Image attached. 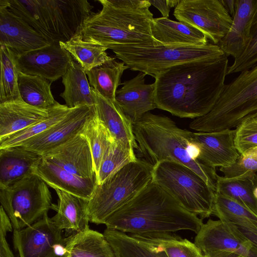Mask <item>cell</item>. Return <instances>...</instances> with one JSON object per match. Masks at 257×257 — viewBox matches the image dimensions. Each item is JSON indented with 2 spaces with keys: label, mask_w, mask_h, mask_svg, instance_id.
Here are the masks:
<instances>
[{
  "label": "cell",
  "mask_w": 257,
  "mask_h": 257,
  "mask_svg": "<svg viewBox=\"0 0 257 257\" xmlns=\"http://www.w3.org/2000/svg\"><path fill=\"white\" fill-rule=\"evenodd\" d=\"M212 214L226 222L241 238L257 249V213L215 192Z\"/></svg>",
  "instance_id": "obj_20"
},
{
  "label": "cell",
  "mask_w": 257,
  "mask_h": 257,
  "mask_svg": "<svg viewBox=\"0 0 257 257\" xmlns=\"http://www.w3.org/2000/svg\"><path fill=\"white\" fill-rule=\"evenodd\" d=\"M48 213L23 229L13 230V241L19 257H65L66 237Z\"/></svg>",
  "instance_id": "obj_11"
},
{
  "label": "cell",
  "mask_w": 257,
  "mask_h": 257,
  "mask_svg": "<svg viewBox=\"0 0 257 257\" xmlns=\"http://www.w3.org/2000/svg\"><path fill=\"white\" fill-rule=\"evenodd\" d=\"M42 158V155L21 145L0 149V188L33 174Z\"/></svg>",
  "instance_id": "obj_23"
},
{
  "label": "cell",
  "mask_w": 257,
  "mask_h": 257,
  "mask_svg": "<svg viewBox=\"0 0 257 257\" xmlns=\"http://www.w3.org/2000/svg\"><path fill=\"white\" fill-rule=\"evenodd\" d=\"M152 181L202 219L212 214L215 191L190 168L172 160L160 161L153 166Z\"/></svg>",
  "instance_id": "obj_9"
},
{
  "label": "cell",
  "mask_w": 257,
  "mask_h": 257,
  "mask_svg": "<svg viewBox=\"0 0 257 257\" xmlns=\"http://www.w3.org/2000/svg\"><path fill=\"white\" fill-rule=\"evenodd\" d=\"M94 110V106L88 105L71 108L57 123L41 134L24 141L20 145L42 155L79 133Z\"/></svg>",
  "instance_id": "obj_16"
},
{
  "label": "cell",
  "mask_w": 257,
  "mask_h": 257,
  "mask_svg": "<svg viewBox=\"0 0 257 257\" xmlns=\"http://www.w3.org/2000/svg\"><path fill=\"white\" fill-rule=\"evenodd\" d=\"M151 33L160 44L203 46L209 43L206 36L196 28L163 17L153 19Z\"/></svg>",
  "instance_id": "obj_27"
},
{
  "label": "cell",
  "mask_w": 257,
  "mask_h": 257,
  "mask_svg": "<svg viewBox=\"0 0 257 257\" xmlns=\"http://www.w3.org/2000/svg\"><path fill=\"white\" fill-rule=\"evenodd\" d=\"M135 150L130 145L114 141L96 173L97 184H102L124 166L137 160Z\"/></svg>",
  "instance_id": "obj_39"
},
{
  "label": "cell",
  "mask_w": 257,
  "mask_h": 257,
  "mask_svg": "<svg viewBox=\"0 0 257 257\" xmlns=\"http://www.w3.org/2000/svg\"><path fill=\"white\" fill-rule=\"evenodd\" d=\"M82 132L88 142L96 175L103 159L115 140L98 119L95 108L86 121Z\"/></svg>",
  "instance_id": "obj_36"
},
{
  "label": "cell",
  "mask_w": 257,
  "mask_h": 257,
  "mask_svg": "<svg viewBox=\"0 0 257 257\" xmlns=\"http://www.w3.org/2000/svg\"><path fill=\"white\" fill-rule=\"evenodd\" d=\"M17 59L21 72L42 77L51 82L62 77L73 60L59 43L17 55Z\"/></svg>",
  "instance_id": "obj_15"
},
{
  "label": "cell",
  "mask_w": 257,
  "mask_h": 257,
  "mask_svg": "<svg viewBox=\"0 0 257 257\" xmlns=\"http://www.w3.org/2000/svg\"><path fill=\"white\" fill-rule=\"evenodd\" d=\"M223 6L231 17L235 10V0H220Z\"/></svg>",
  "instance_id": "obj_45"
},
{
  "label": "cell",
  "mask_w": 257,
  "mask_h": 257,
  "mask_svg": "<svg viewBox=\"0 0 257 257\" xmlns=\"http://www.w3.org/2000/svg\"><path fill=\"white\" fill-rule=\"evenodd\" d=\"M153 166L137 159L124 166L104 182L96 185L87 203L90 222L104 224L152 181Z\"/></svg>",
  "instance_id": "obj_8"
},
{
  "label": "cell",
  "mask_w": 257,
  "mask_h": 257,
  "mask_svg": "<svg viewBox=\"0 0 257 257\" xmlns=\"http://www.w3.org/2000/svg\"><path fill=\"white\" fill-rule=\"evenodd\" d=\"M51 83L42 77L26 74L20 71L18 87L21 98L36 107L42 109L51 107L56 102L51 92Z\"/></svg>",
  "instance_id": "obj_34"
},
{
  "label": "cell",
  "mask_w": 257,
  "mask_h": 257,
  "mask_svg": "<svg viewBox=\"0 0 257 257\" xmlns=\"http://www.w3.org/2000/svg\"><path fill=\"white\" fill-rule=\"evenodd\" d=\"M250 35L249 42L244 52L228 66L227 75L249 69L257 63V9L252 20Z\"/></svg>",
  "instance_id": "obj_40"
},
{
  "label": "cell",
  "mask_w": 257,
  "mask_h": 257,
  "mask_svg": "<svg viewBox=\"0 0 257 257\" xmlns=\"http://www.w3.org/2000/svg\"><path fill=\"white\" fill-rule=\"evenodd\" d=\"M0 103L21 99L18 87L20 70L17 55L3 45H0Z\"/></svg>",
  "instance_id": "obj_37"
},
{
  "label": "cell",
  "mask_w": 257,
  "mask_h": 257,
  "mask_svg": "<svg viewBox=\"0 0 257 257\" xmlns=\"http://www.w3.org/2000/svg\"><path fill=\"white\" fill-rule=\"evenodd\" d=\"M257 185V174L240 178L218 176L216 192L237 201L257 213V199L253 191Z\"/></svg>",
  "instance_id": "obj_35"
},
{
  "label": "cell",
  "mask_w": 257,
  "mask_h": 257,
  "mask_svg": "<svg viewBox=\"0 0 257 257\" xmlns=\"http://www.w3.org/2000/svg\"><path fill=\"white\" fill-rule=\"evenodd\" d=\"M71 109L66 104H61L56 101L49 108V115L46 118L0 139V149L19 146L24 141L41 134L61 120Z\"/></svg>",
  "instance_id": "obj_38"
},
{
  "label": "cell",
  "mask_w": 257,
  "mask_h": 257,
  "mask_svg": "<svg viewBox=\"0 0 257 257\" xmlns=\"http://www.w3.org/2000/svg\"><path fill=\"white\" fill-rule=\"evenodd\" d=\"M59 44L70 53L85 73L113 58L106 53V47L83 40L80 33L69 41Z\"/></svg>",
  "instance_id": "obj_33"
},
{
  "label": "cell",
  "mask_w": 257,
  "mask_h": 257,
  "mask_svg": "<svg viewBox=\"0 0 257 257\" xmlns=\"http://www.w3.org/2000/svg\"><path fill=\"white\" fill-rule=\"evenodd\" d=\"M49 44L27 23L0 3V45L20 55Z\"/></svg>",
  "instance_id": "obj_18"
},
{
  "label": "cell",
  "mask_w": 257,
  "mask_h": 257,
  "mask_svg": "<svg viewBox=\"0 0 257 257\" xmlns=\"http://www.w3.org/2000/svg\"><path fill=\"white\" fill-rule=\"evenodd\" d=\"M151 5L155 7L161 12L162 17L168 18L170 11L171 6L169 0L152 1L148 0Z\"/></svg>",
  "instance_id": "obj_44"
},
{
  "label": "cell",
  "mask_w": 257,
  "mask_h": 257,
  "mask_svg": "<svg viewBox=\"0 0 257 257\" xmlns=\"http://www.w3.org/2000/svg\"><path fill=\"white\" fill-rule=\"evenodd\" d=\"M46 183L33 174L15 184L0 188V202L14 229L34 223L47 214L52 205Z\"/></svg>",
  "instance_id": "obj_10"
},
{
  "label": "cell",
  "mask_w": 257,
  "mask_h": 257,
  "mask_svg": "<svg viewBox=\"0 0 257 257\" xmlns=\"http://www.w3.org/2000/svg\"><path fill=\"white\" fill-rule=\"evenodd\" d=\"M257 117V65L243 71L225 84L216 102L207 114L194 118L189 127L198 132L231 130Z\"/></svg>",
  "instance_id": "obj_6"
},
{
  "label": "cell",
  "mask_w": 257,
  "mask_h": 257,
  "mask_svg": "<svg viewBox=\"0 0 257 257\" xmlns=\"http://www.w3.org/2000/svg\"><path fill=\"white\" fill-rule=\"evenodd\" d=\"M146 74L140 72L124 81L117 90L115 100L133 124L150 110L157 108L155 97V84L145 83Z\"/></svg>",
  "instance_id": "obj_19"
},
{
  "label": "cell",
  "mask_w": 257,
  "mask_h": 257,
  "mask_svg": "<svg viewBox=\"0 0 257 257\" xmlns=\"http://www.w3.org/2000/svg\"><path fill=\"white\" fill-rule=\"evenodd\" d=\"M215 257H243L242 256L234 252H226L221 253Z\"/></svg>",
  "instance_id": "obj_46"
},
{
  "label": "cell",
  "mask_w": 257,
  "mask_h": 257,
  "mask_svg": "<svg viewBox=\"0 0 257 257\" xmlns=\"http://www.w3.org/2000/svg\"><path fill=\"white\" fill-rule=\"evenodd\" d=\"M235 130L211 133H190L197 159L209 167H224L234 163L240 156L234 144Z\"/></svg>",
  "instance_id": "obj_14"
},
{
  "label": "cell",
  "mask_w": 257,
  "mask_h": 257,
  "mask_svg": "<svg viewBox=\"0 0 257 257\" xmlns=\"http://www.w3.org/2000/svg\"><path fill=\"white\" fill-rule=\"evenodd\" d=\"M206 257L226 252L243 257H257V249L241 238L225 222L209 219L197 233L194 242Z\"/></svg>",
  "instance_id": "obj_13"
},
{
  "label": "cell",
  "mask_w": 257,
  "mask_h": 257,
  "mask_svg": "<svg viewBox=\"0 0 257 257\" xmlns=\"http://www.w3.org/2000/svg\"><path fill=\"white\" fill-rule=\"evenodd\" d=\"M138 149L143 160L153 166L160 161L172 160L193 170L215 192L218 175L215 168L200 162L190 140V133L179 127L168 116L145 114L133 124Z\"/></svg>",
  "instance_id": "obj_4"
},
{
  "label": "cell",
  "mask_w": 257,
  "mask_h": 257,
  "mask_svg": "<svg viewBox=\"0 0 257 257\" xmlns=\"http://www.w3.org/2000/svg\"><path fill=\"white\" fill-rule=\"evenodd\" d=\"M102 9L84 21L82 39L107 47L113 45H154L153 15L148 0H98Z\"/></svg>",
  "instance_id": "obj_3"
},
{
  "label": "cell",
  "mask_w": 257,
  "mask_h": 257,
  "mask_svg": "<svg viewBox=\"0 0 257 257\" xmlns=\"http://www.w3.org/2000/svg\"><path fill=\"white\" fill-rule=\"evenodd\" d=\"M42 155L75 175L96 179L91 149L82 130L64 143Z\"/></svg>",
  "instance_id": "obj_17"
},
{
  "label": "cell",
  "mask_w": 257,
  "mask_h": 257,
  "mask_svg": "<svg viewBox=\"0 0 257 257\" xmlns=\"http://www.w3.org/2000/svg\"><path fill=\"white\" fill-rule=\"evenodd\" d=\"M55 190L58 195V202L57 204L52 203L51 209L56 212L51 217L56 226L71 234L89 227L88 200L58 189Z\"/></svg>",
  "instance_id": "obj_24"
},
{
  "label": "cell",
  "mask_w": 257,
  "mask_h": 257,
  "mask_svg": "<svg viewBox=\"0 0 257 257\" xmlns=\"http://www.w3.org/2000/svg\"><path fill=\"white\" fill-rule=\"evenodd\" d=\"M128 68L155 78L171 67L186 62L216 59L224 55L218 45L203 46L159 44L108 46Z\"/></svg>",
  "instance_id": "obj_7"
},
{
  "label": "cell",
  "mask_w": 257,
  "mask_h": 257,
  "mask_svg": "<svg viewBox=\"0 0 257 257\" xmlns=\"http://www.w3.org/2000/svg\"><path fill=\"white\" fill-rule=\"evenodd\" d=\"M173 15L179 21L200 31L215 45L227 34L232 23L220 0H182Z\"/></svg>",
  "instance_id": "obj_12"
},
{
  "label": "cell",
  "mask_w": 257,
  "mask_h": 257,
  "mask_svg": "<svg viewBox=\"0 0 257 257\" xmlns=\"http://www.w3.org/2000/svg\"><path fill=\"white\" fill-rule=\"evenodd\" d=\"M114 58L86 73L91 87L104 97L115 100V94L123 72L128 67Z\"/></svg>",
  "instance_id": "obj_31"
},
{
  "label": "cell",
  "mask_w": 257,
  "mask_h": 257,
  "mask_svg": "<svg viewBox=\"0 0 257 257\" xmlns=\"http://www.w3.org/2000/svg\"><path fill=\"white\" fill-rule=\"evenodd\" d=\"M201 218L182 207L152 181L144 189L105 220L106 228L128 234L174 232L197 233Z\"/></svg>",
  "instance_id": "obj_2"
},
{
  "label": "cell",
  "mask_w": 257,
  "mask_h": 257,
  "mask_svg": "<svg viewBox=\"0 0 257 257\" xmlns=\"http://www.w3.org/2000/svg\"><path fill=\"white\" fill-rule=\"evenodd\" d=\"M219 170L227 178H244L255 174L257 172V147L247 150L234 163Z\"/></svg>",
  "instance_id": "obj_41"
},
{
  "label": "cell",
  "mask_w": 257,
  "mask_h": 257,
  "mask_svg": "<svg viewBox=\"0 0 257 257\" xmlns=\"http://www.w3.org/2000/svg\"><path fill=\"white\" fill-rule=\"evenodd\" d=\"M91 88L95 99V111L98 119L116 141L130 145L137 150L138 147L131 121L116 100L104 97Z\"/></svg>",
  "instance_id": "obj_25"
},
{
  "label": "cell",
  "mask_w": 257,
  "mask_h": 257,
  "mask_svg": "<svg viewBox=\"0 0 257 257\" xmlns=\"http://www.w3.org/2000/svg\"><path fill=\"white\" fill-rule=\"evenodd\" d=\"M14 230L11 221L6 211L0 208V257H15L6 237L8 232Z\"/></svg>",
  "instance_id": "obj_43"
},
{
  "label": "cell",
  "mask_w": 257,
  "mask_h": 257,
  "mask_svg": "<svg viewBox=\"0 0 257 257\" xmlns=\"http://www.w3.org/2000/svg\"><path fill=\"white\" fill-rule=\"evenodd\" d=\"M234 144L240 154L257 147V117L247 119L236 127Z\"/></svg>",
  "instance_id": "obj_42"
},
{
  "label": "cell",
  "mask_w": 257,
  "mask_h": 257,
  "mask_svg": "<svg viewBox=\"0 0 257 257\" xmlns=\"http://www.w3.org/2000/svg\"><path fill=\"white\" fill-rule=\"evenodd\" d=\"M49 108L34 107L21 98L0 103V139L43 120Z\"/></svg>",
  "instance_id": "obj_26"
},
{
  "label": "cell",
  "mask_w": 257,
  "mask_h": 257,
  "mask_svg": "<svg viewBox=\"0 0 257 257\" xmlns=\"http://www.w3.org/2000/svg\"><path fill=\"white\" fill-rule=\"evenodd\" d=\"M33 174L54 189H59L88 201L97 185L96 179L75 175L43 157Z\"/></svg>",
  "instance_id": "obj_22"
},
{
  "label": "cell",
  "mask_w": 257,
  "mask_h": 257,
  "mask_svg": "<svg viewBox=\"0 0 257 257\" xmlns=\"http://www.w3.org/2000/svg\"><path fill=\"white\" fill-rule=\"evenodd\" d=\"M86 75L82 67L73 59L62 77L64 90L60 94L69 108L94 106V96Z\"/></svg>",
  "instance_id": "obj_28"
},
{
  "label": "cell",
  "mask_w": 257,
  "mask_h": 257,
  "mask_svg": "<svg viewBox=\"0 0 257 257\" xmlns=\"http://www.w3.org/2000/svg\"><path fill=\"white\" fill-rule=\"evenodd\" d=\"M65 257H115L103 233L85 230L66 237Z\"/></svg>",
  "instance_id": "obj_29"
},
{
  "label": "cell",
  "mask_w": 257,
  "mask_h": 257,
  "mask_svg": "<svg viewBox=\"0 0 257 257\" xmlns=\"http://www.w3.org/2000/svg\"><path fill=\"white\" fill-rule=\"evenodd\" d=\"M253 195L254 197L257 199V185L254 188L253 191Z\"/></svg>",
  "instance_id": "obj_47"
},
{
  "label": "cell",
  "mask_w": 257,
  "mask_h": 257,
  "mask_svg": "<svg viewBox=\"0 0 257 257\" xmlns=\"http://www.w3.org/2000/svg\"><path fill=\"white\" fill-rule=\"evenodd\" d=\"M227 57L224 54L216 59L180 64L158 75L154 82L157 108L183 118L207 114L223 90Z\"/></svg>",
  "instance_id": "obj_1"
},
{
  "label": "cell",
  "mask_w": 257,
  "mask_h": 257,
  "mask_svg": "<svg viewBox=\"0 0 257 257\" xmlns=\"http://www.w3.org/2000/svg\"><path fill=\"white\" fill-rule=\"evenodd\" d=\"M93 8L87 0H19L14 13L50 44H58L80 33Z\"/></svg>",
  "instance_id": "obj_5"
},
{
  "label": "cell",
  "mask_w": 257,
  "mask_h": 257,
  "mask_svg": "<svg viewBox=\"0 0 257 257\" xmlns=\"http://www.w3.org/2000/svg\"><path fill=\"white\" fill-rule=\"evenodd\" d=\"M130 234L160 248L168 257H206L194 243L172 232Z\"/></svg>",
  "instance_id": "obj_30"
},
{
  "label": "cell",
  "mask_w": 257,
  "mask_h": 257,
  "mask_svg": "<svg viewBox=\"0 0 257 257\" xmlns=\"http://www.w3.org/2000/svg\"><path fill=\"white\" fill-rule=\"evenodd\" d=\"M103 234L115 257H168L163 250L130 234L106 228Z\"/></svg>",
  "instance_id": "obj_32"
},
{
  "label": "cell",
  "mask_w": 257,
  "mask_h": 257,
  "mask_svg": "<svg viewBox=\"0 0 257 257\" xmlns=\"http://www.w3.org/2000/svg\"><path fill=\"white\" fill-rule=\"evenodd\" d=\"M257 9V0H235L231 26L218 45L226 56L239 57L250 39L252 20Z\"/></svg>",
  "instance_id": "obj_21"
}]
</instances>
